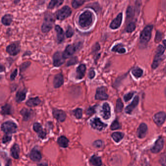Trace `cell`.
I'll list each match as a JSON object with an SVG mask.
<instances>
[{
  "label": "cell",
  "instance_id": "cell-1",
  "mask_svg": "<svg viewBox=\"0 0 166 166\" xmlns=\"http://www.w3.org/2000/svg\"><path fill=\"white\" fill-rule=\"evenodd\" d=\"M93 22V14L89 10L84 11L79 17V24L83 29L90 27Z\"/></svg>",
  "mask_w": 166,
  "mask_h": 166
},
{
  "label": "cell",
  "instance_id": "cell-2",
  "mask_svg": "<svg viewBox=\"0 0 166 166\" xmlns=\"http://www.w3.org/2000/svg\"><path fill=\"white\" fill-rule=\"evenodd\" d=\"M55 20L53 15L51 13H47L45 16L44 21L42 26V30L44 33L49 32L53 26Z\"/></svg>",
  "mask_w": 166,
  "mask_h": 166
},
{
  "label": "cell",
  "instance_id": "cell-3",
  "mask_svg": "<svg viewBox=\"0 0 166 166\" xmlns=\"http://www.w3.org/2000/svg\"><path fill=\"white\" fill-rule=\"evenodd\" d=\"M18 129L17 125L12 121H6L2 123L1 126V129L6 134H11L17 132Z\"/></svg>",
  "mask_w": 166,
  "mask_h": 166
},
{
  "label": "cell",
  "instance_id": "cell-4",
  "mask_svg": "<svg viewBox=\"0 0 166 166\" xmlns=\"http://www.w3.org/2000/svg\"><path fill=\"white\" fill-rule=\"evenodd\" d=\"M153 28V26H148L142 31L140 36L141 43L146 44L149 42L151 39Z\"/></svg>",
  "mask_w": 166,
  "mask_h": 166
},
{
  "label": "cell",
  "instance_id": "cell-5",
  "mask_svg": "<svg viewBox=\"0 0 166 166\" xmlns=\"http://www.w3.org/2000/svg\"><path fill=\"white\" fill-rule=\"evenodd\" d=\"M164 51H165V48L163 46L160 45L157 47L156 53H155V55L154 58V61L152 64L153 69H156L157 67L159 66L161 61V56L164 54Z\"/></svg>",
  "mask_w": 166,
  "mask_h": 166
},
{
  "label": "cell",
  "instance_id": "cell-6",
  "mask_svg": "<svg viewBox=\"0 0 166 166\" xmlns=\"http://www.w3.org/2000/svg\"><path fill=\"white\" fill-rule=\"evenodd\" d=\"M72 11L68 6H64L61 9L58 10L56 13V19L63 20L68 17L71 14Z\"/></svg>",
  "mask_w": 166,
  "mask_h": 166
},
{
  "label": "cell",
  "instance_id": "cell-7",
  "mask_svg": "<svg viewBox=\"0 0 166 166\" xmlns=\"http://www.w3.org/2000/svg\"><path fill=\"white\" fill-rule=\"evenodd\" d=\"M90 125L93 129L100 131H102L107 126L106 124L103 123L100 119L98 117H95L91 120L90 121Z\"/></svg>",
  "mask_w": 166,
  "mask_h": 166
},
{
  "label": "cell",
  "instance_id": "cell-8",
  "mask_svg": "<svg viewBox=\"0 0 166 166\" xmlns=\"http://www.w3.org/2000/svg\"><path fill=\"white\" fill-rule=\"evenodd\" d=\"M65 61V58L61 52H56L53 56V64L56 67H59L62 65Z\"/></svg>",
  "mask_w": 166,
  "mask_h": 166
},
{
  "label": "cell",
  "instance_id": "cell-9",
  "mask_svg": "<svg viewBox=\"0 0 166 166\" xmlns=\"http://www.w3.org/2000/svg\"><path fill=\"white\" fill-rule=\"evenodd\" d=\"M101 115L105 120H108L111 117V108L108 103H104L101 110Z\"/></svg>",
  "mask_w": 166,
  "mask_h": 166
},
{
  "label": "cell",
  "instance_id": "cell-10",
  "mask_svg": "<svg viewBox=\"0 0 166 166\" xmlns=\"http://www.w3.org/2000/svg\"><path fill=\"white\" fill-rule=\"evenodd\" d=\"M95 98L97 100H106L108 98V95L107 94L106 89L104 87L99 88L96 90Z\"/></svg>",
  "mask_w": 166,
  "mask_h": 166
},
{
  "label": "cell",
  "instance_id": "cell-11",
  "mask_svg": "<svg viewBox=\"0 0 166 166\" xmlns=\"http://www.w3.org/2000/svg\"><path fill=\"white\" fill-rule=\"evenodd\" d=\"M166 119V114L163 112H159L154 116V121L156 125L159 126L162 125Z\"/></svg>",
  "mask_w": 166,
  "mask_h": 166
},
{
  "label": "cell",
  "instance_id": "cell-12",
  "mask_svg": "<svg viewBox=\"0 0 166 166\" xmlns=\"http://www.w3.org/2000/svg\"><path fill=\"white\" fill-rule=\"evenodd\" d=\"M164 146V139L162 137H160L155 142L154 146L151 149V151L154 154L159 153Z\"/></svg>",
  "mask_w": 166,
  "mask_h": 166
},
{
  "label": "cell",
  "instance_id": "cell-13",
  "mask_svg": "<svg viewBox=\"0 0 166 166\" xmlns=\"http://www.w3.org/2000/svg\"><path fill=\"white\" fill-rule=\"evenodd\" d=\"M20 49L19 43H13L7 47V52L10 55L15 56L19 53Z\"/></svg>",
  "mask_w": 166,
  "mask_h": 166
},
{
  "label": "cell",
  "instance_id": "cell-14",
  "mask_svg": "<svg viewBox=\"0 0 166 166\" xmlns=\"http://www.w3.org/2000/svg\"><path fill=\"white\" fill-rule=\"evenodd\" d=\"M54 117L60 122H63L66 120V115L64 111L59 109H54L53 111Z\"/></svg>",
  "mask_w": 166,
  "mask_h": 166
},
{
  "label": "cell",
  "instance_id": "cell-15",
  "mask_svg": "<svg viewBox=\"0 0 166 166\" xmlns=\"http://www.w3.org/2000/svg\"><path fill=\"white\" fill-rule=\"evenodd\" d=\"M148 127L146 124L142 123L139 125L137 129V135L139 139H143L146 135Z\"/></svg>",
  "mask_w": 166,
  "mask_h": 166
},
{
  "label": "cell",
  "instance_id": "cell-16",
  "mask_svg": "<svg viewBox=\"0 0 166 166\" xmlns=\"http://www.w3.org/2000/svg\"><path fill=\"white\" fill-rule=\"evenodd\" d=\"M122 14L120 13L111 22L110 28L113 29H117L120 26L121 22H122Z\"/></svg>",
  "mask_w": 166,
  "mask_h": 166
},
{
  "label": "cell",
  "instance_id": "cell-17",
  "mask_svg": "<svg viewBox=\"0 0 166 166\" xmlns=\"http://www.w3.org/2000/svg\"><path fill=\"white\" fill-rule=\"evenodd\" d=\"M64 82L63 75L61 74H58L55 76L53 80V85L56 88L60 87Z\"/></svg>",
  "mask_w": 166,
  "mask_h": 166
},
{
  "label": "cell",
  "instance_id": "cell-18",
  "mask_svg": "<svg viewBox=\"0 0 166 166\" xmlns=\"http://www.w3.org/2000/svg\"><path fill=\"white\" fill-rule=\"evenodd\" d=\"M139 97L138 96H135L134 99L133 100L132 103L129 105L126 109H125V112L127 114H131L134 109L137 106V105L139 104Z\"/></svg>",
  "mask_w": 166,
  "mask_h": 166
},
{
  "label": "cell",
  "instance_id": "cell-19",
  "mask_svg": "<svg viewBox=\"0 0 166 166\" xmlns=\"http://www.w3.org/2000/svg\"><path fill=\"white\" fill-rule=\"evenodd\" d=\"M76 50V47L74 45H69L63 52V56L65 59L69 58L73 55Z\"/></svg>",
  "mask_w": 166,
  "mask_h": 166
},
{
  "label": "cell",
  "instance_id": "cell-20",
  "mask_svg": "<svg viewBox=\"0 0 166 166\" xmlns=\"http://www.w3.org/2000/svg\"><path fill=\"white\" fill-rule=\"evenodd\" d=\"M86 66L84 64H81L79 66L76 70V77L79 80L82 79L85 75Z\"/></svg>",
  "mask_w": 166,
  "mask_h": 166
},
{
  "label": "cell",
  "instance_id": "cell-21",
  "mask_svg": "<svg viewBox=\"0 0 166 166\" xmlns=\"http://www.w3.org/2000/svg\"><path fill=\"white\" fill-rule=\"evenodd\" d=\"M30 158L34 161H39L42 159L41 154L38 149H33L30 153Z\"/></svg>",
  "mask_w": 166,
  "mask_h": 166
},
{
  "label": "cell",
  "instance_id": "cell-22",
  "mask_svg": "<svg viewBox=\"0 0 166 166\" xmlns=\"http://www.w3.org/2000/svg\"><path fill=\"white\" fill-rule=\"evenodd\" d=\"M55 30L56 32V37L59 43H61L63 41L64 38V32L63 29L59 26H56Z\"/></svg>",
  "mask_w": 166,
  "mask_h": 166
},
{
  "label": "cell",
  "instance_id": "cell-23",
  "mask_svg": "<svg viewBox=\"0 0 166 166\" xmlns=\"http://www.w3.org/2000/svg\"><path fill=\"white\" fill-rule=\"evenodd\" d=\"M27 90L26 89H21L17 92L16 95V100L18 102H22L26 99Z\"/></svg>",
  "mask_w": 166,
  "mask_h": 166
},
{
  "label": "cell",
  "instance_id": "cell-24",
  "mask_svg": "<svg viewBox=\"0 0 166 166\" xmlns=\"http://www.w3.org/2000/svg\"><path fill=\"white\" fill-rule=\"evenodd\" d=\"M11 156L15 159H18L19 157V153H20V148L18 144H14L11 148Z\"/></svg>",
  "mask_w": 166,
  "mask_h": 166
},
{
  "label": "cell",
  "instance_id": "cell-25",
  "mask_svg": "<svg viewBox=\"0 0 166 166\" xmlns=\"http://www.w3.org/2000/svg\"><path fill=\"white\" fill-rule=\"evenodd\" d=\"M41 100H40V99L38 97H36V98H31L29 100H28L27 102V105L28 106L32 107L38 106L41 103Z\"/></svg>",
  "mask_w": 166,
  "mask_h": 166
},
{
  "label": "cell",
  "instance_id": "cell-26",
  "mask_svg": "<svg viewBox=\"0 0 166 166\" xmlns=\"http://www.w3.org/2000/svg\"><path fill=\"white\" fill-rule=\"evenodd\" d=\"M58 143L61 147L67 148L68 146L69 140L65 136H61L58 139Z\"/></svg>",
  "mask_w": 166,
  "mask_h": 166
},
{
  "label": "cell",
  "instance_id": "cell-27",
  "mask_svg": "<svg viewBox=\"0 0 166 166\" xmlns=\"http://www.w3.org/2000/svg\"><path fill=\"white\" fill-rule=\"evenodd\" d=\"M21 114L23 117V120L25 121H27L31 117V111L27 108L22 109L20 112Z\"/></svg>",
  "mask_w": 166,
  "mask_h": 166
},
{
  "label": "cell",
  "instance_id": "cell-28",
  "mask_svg": "<svg viewBox=\"0 0 166 166\" xmlns=\"http://www.w3.org/2000/svg\"><path fill=\"white\" fill-rule=\"evenodd\" d=\"M90 163L94 166H100L102 165V161L100 157L93 155L90 159Z\"/></svg>",
  "mask_w": 166,
  "mask_h": 166
},
{
  "label": "cell",
  "instance_id": "cell-29",
  "mask_svg": "<svg viewBox=\"0 0 166 166\" xmlns=\"http://www.w3.org/2000/svg\"><path fill=\"white\" fill-rule=\"evenodd\" d=\"M1 114L2 115H8L12 114V107L9 104H6L2 107Z\"/></svg>",
  "mask_w": 166,
  "mask_h": 166
},
{
  "label": "cell",
  "instance_id": "cell-30",
  "mask_svg": "<svg viewBox=\"0 0 166 166\" xmlns=\"http://www.w3.org/2000/svg\"><path fill=\"white\" fill-rule=\"evenodd\" d=\"M12 22V17L10 15H5L2 18V22L5 26H9Z\"/></svg>",
  "mask_w": 166,
  "mask_h": 166
},
{
  "label": "cell",
  "instance_id": "cell-31",
  "mask_svg": "<svg viewBox=\"0 0 166 166\" xmlns=\"http://www.w3.org/2000/svg\"><path fill=\"white\" fill-rule=\"evenodd\" d=\"M124 134L120 132H115L112 134L113 139L116 143H119L123 139Z\"/></svg>",
  "mask_w": 166,
  "mask_h": 166
},
{
  "label": "cell",
  "instance_id": "cell-32",
  "mask_svg": "<svg viewBox=\"0 0 166 166\" xmlns=\"http://www.w3.org/2000/svg\"><path fill=\"white\" fill-rule=\"evenodd\" d=\"M63 2V1H51L48 4V8L52 9L55 7H57L61 5Z\"/></svg>",
  "mask_w": 166,
  "mask_h": 166
},
{
  "label": "cell",
  "instance_id": "cell-33",
  "mask_svg": "<svg viewBox=\"0 0 166 166\" xmlns=\"http://www.w3.org/2000/svg\"><path fill=\"white\" fill-rule=\"evenodd\" d=\"M132 73L135 78L138 79V78H140L141 76H142L143 71L141 69L139 68H136L132 70Z\"/></svg>",
  "mask_w": 166,
  "mask_h": 166
},
{
  "label": "cell",
  "instance_id": "cell-34",
  "mask_svg": "<svg viewBox=\"0 0 166 166\" xmlns=\"http://www.w3.org/2000/svg\"><path fill=\"white\" fill-rule=\"evenodd\" d=\"M112 51L117 52L119 53L123 54L126 52V49L121 44H117L112 48Z\"/></svg>",
  "mask_w": 166,
  "mask_h": 166
},
{
  "label": "cell",
  "instance_id": "cell-35",
  "mask_svg": "<svg viewBox=\"0 0 166 166\" xmlns=\"http://www.w3.org/2000/svg\"><path fill=\"white\" fill-rule=\"evenodd\" d=\"M123 108V104L120 99L117 100L116 104V111L117 113L121 112Z\"/></svg>",
  "mask_w": 166,
  "mask_h": 166
},
{
  "label": "cell",
  "instance_id": "cell-36",
  "mask_svg": "<svg viewBox=\"0 0 166 166\" xmlns=\"http://www.w3.org/2000/svg\"><path fill=\"white\" fill-rule=\"evenodd\" d=\"M33 129L36 133H38V134L43 131L41 125L37 122L34 124Z\"/></svg>",
  "mask_w": 166,
  "mask_h": 166
},
{
  "label": "cell",
  "instance_id": "cell-37",
  "mask_svg": "<svg viewBox=\"0 0 166 166\" xmlns=\"http://www.w3.org/2000/svg\"><path fill=\"white\" fill-rule=\"evenodd\" d=\"M74 115L76 119H81L82 116V111L81 109H76L74 111Z\"/></svg>",
  "mask_w": 166,
  "mask_h": 166
},
{
  "label": "cell",
  "instance_id": "cell-38",
  "mask_svg": "<svg viewBox=\"0 0 166 166\" xmlns=\"http://www.w3.org/2000/svg\"><path fill=\"white\" fill-rule=\"evenodd\" d=\"M78 58L76 56L72 57L71 59H69V60L67 62V66H71L74 65V64H76L78 62Z\"/></svg>",
  "mask_w": 166,
  "mask_h": 166
},
{
  "label": "cell",
  "instance_id": "cell-39",
  "mask_svg": "<svg viewBox=\"0 0 166 166\" xmlns=\"http://www.w3.org/2000/svg\"><path fill=\"white\" fill-rule=\"evenodd\" d=\"M85 2V1H73L72 2V7L75 8H77L81 6Z\"/></svg>",
  "mask_w": 166,
  "mask_h": 166
},
{
  "label": "cell",
  "instance_id": "cell-40",
  "mask_svg": "<svg viewBox=\"0 0 166 166\" xmlns=\"http://www.w3.org/2000/svg\"><path fill=\"white\" fill-rule=\"evenodd\" d=\"M120 128V125L118 122V121L115 120L114 121H113L111 126V129L112 130H115V129H119Z\"/></svg>",
  "mask_w": 166,
  "mask_h": 166
},
{
  "label": "cell",
  "instance_id": "cell-41",
  "mask_svg": "<svg viewBox=\"0 0 166 166\" xmlns=\"http://www.w3.org/2000/svg\"><path fill=\"white\" fill-rule=\"evenodd\" d=\"M135 27H135V23H133V22L129 23V25L127 27V32H128V33L133 32L135 30Z\"/></svg>",
  "mask_w": 166,
  "mask_h": 166
},
{
  "label": "cell",
  "instance_id": "cell-42",
  "mask_svg": "<svg viewBox=\"0 0 166 166\" xmlns=\"http://www.w3.org/2000/svg\"><path fill=\"white\" fill-rule=\"evenodd\" d=\"M160 163L162 166H166V153L162 154L160 159Z\"/></svg>",
  "mask_w": 166,
  "mask_h": 166
},
{
  "label": "cell",
  "instance_id": "cell-43",
  "mask_svg": "<svg viewBox=\"0 0 166 166\" xmlns=\"http://www.w3.org/2000/svg\"><path fill=\"white\" fill-rule=\"evenodd\" d=\"M134 15V9L132 7H129L127 10V16L128 18H131Z\"/></svg>",
  "mask_w": 166,
  "mask_h": 166
},
{
  "label": "cell",
  "instance_id": "cell-44",
  "mask_svg": "<svg viewBox=\"0 0 166 166\" xmlns=\"http://www.w3.org/2000/svg\"><path fill=\"white\" fill-rule=\"evenodd\" d=\"M11 135H9V134H6V135L3 136V138L2 139V142L3 144H5V143H7L8 142L10 141L11 140Z\"/></svg>",
  "mask_w": 166,
  "mask_h": 166
},
{
  "label": "cell",
  "instance_id": "cell-45",
  "mask_svg": "<svg viewBox=\"0 0 166 166\" xmlns=\"http://www.w3.org/2000/svg\"><path fill=\"white\" fill-rule=\"evenodd\" d=\"M163 38V35L161 32L157 31L156 32V36H155V41L156 42H159Z\"/></svg>",
  "mask_w": 166,
  "mask_h": 166
},
{
  "label": "cell",
  "instance_id": "cell-46",
  "mask_svg": "<svg viewBox=\"0 0 166 166\" xmlns=\"http://www.w3.org/2000/svg\"><path fill=\"white\" fill-rule=\"evenodd\" d=\"M96 106H95L89 108L88 109V110H87V114L88 115H91L94 114L95 112V111H96Z\"/></svg>",
  "mask_w": 166,
  "mask_h": 166
},
{
  "label": "cell",
  "instance_id": "cell-47",
  "mask_svg": "<svg viewBox=\"0 0 166 166\" xmlns=\"http://www.w3.org/2000/svg\"><path fill=\"white\" fill-rule=\"evenodd\" d=\"M73 34V30L72 29V27H68L67 29L66 32V37L67 38H70V37H72Z\"/></svg>",
  "mask_w": 166,
  "mask_h": 166
},
{
  "label": "cell",
  "instance_id": "cell-48",
  "mask_svg": "<svg viewBox=\"0 0 166 166\" xmlns=\"http://www.w3.org/2000/svg\"><path fill=\"white\" fill-rule=\"evenodd\" d=\"M133 95H134V93L133 92H130L128 93L127 94L125 95L124 96V100L125 102H127L129 100H131L133 98Z\"/></svg>",
  "mask_w": 166,
  "mask_h": 166
},
{
  "label": "cell",
  "instance_id": "cell-49",
  "mask_svg": "<svg viewBox=\"0 0 166 166\" xmlns=\"http://www.w3.org/2000/svg\"><path fill=\"white\" fill-rule=\"evenodd\" d=\"M102 144H103V143H102V141L99 140L95 141L94 142V143H93V146H94L95 147L100 148H101L102 147Z\"/></svg>",
  "mask_w": 166,
  "mask_h": 166
},
{
  "label": "cell",
  "instance_id": "cell-50",
  "mask_svg": "<svg viewBox=\"0 0 166 166\" xmlns=\"http://www.w3.org/2000/svg\"><path fill=\"white\" fill-rule=\"evenodd\" d=\"M17 74H18V70L17 69H15L14 71L11 73L10 75V80L11 81H13L15 79L16 76H17Z\"/></svg>",
  "mask_w": 166,
  "mask_h": 166
},
{
  "label": "cell",
  "instance_id": "cell-51",
  "mask_svg": "<svg viewBox=\"0 0 166 166\" xmlns=\"http://www.w3.org/2000/svg\"><path fill=\"white\" fill-rule=\"evenodd\" d=\"M30 64V62H25V63H23V64L21 66V70H25V69H26V68Z\"/></svg>",
  "mask_w": 166,
  "mask_h": 166
},
{
  "label": "cell",
  "instance_id": "cell-52",
  "mask_svg": "<svg viewBox=\"0 0 166 166\" xmlns=\"http://www.w3.org/2000/svg\"><path fill=\"white\" fill-rule=\"evenodd\" d=\"M39 136L40 138H41L42 139H44L46 137V132L42 131V132H41V133H39Z\"/></svg>",
  "mask_w": 166,
  "mask_h": 166
},
{
  "label": "cell",
  "instance_id": "cell-53",
  "mask_svg": "<svg viewBox=\"0 0 166 166\" xmlns=\"http://www.w3.org/2000/svg\"><path fill=\"white\" fill-rule=\"evenodd\" d=\"M95 76V72L94 70H91L89 73V78L92 79L94 78Z\"/></svg>",
  "mask_w": 166,
  "mask_h": 166
},
{
  "label": "cell",
  "instance_id": "cell-54",
  "mask_svg": "<svg viewBox=\"0 0 166 166\" xmlns=\"http://www.w3.org/2000/svg\"><path fill=\"white\" fill-rule=\"evenodd\" d=\"M163 44H164V46H165V47L166 48V40H164L163 41Z\"/></svg>",
  "mask_w": 166,
  "mask_h": 166
},
{
  "label": "cell",
  "instance_id": "cell-55",
  "mask_svg": "<svg viewBox=\"0 0 166 166\" xmlns=\"http://www.w3.org/2000/svg\"><path fill=\"white\" fill-rule=\"evenodd\" d=\"M164 72H165V73H166V66L164 68Z\"/></svg>",
  "mask_w": 166,
  "mask_h": 166
},
{
  "label": "cell",
  "instance_id": "cell-56",
  "mask_svg": "<svg viewBox=\"0 0 166 166\" xmlns=\"http://www.w3.org/2000/svg\"><path fill=\"white\" fill-rule=\"evenodd\" d=\"M165 95H166V89H165Z\"/></svg>",
  "mask_w": 166,
  "mask_h": 166
}]
</instances>
